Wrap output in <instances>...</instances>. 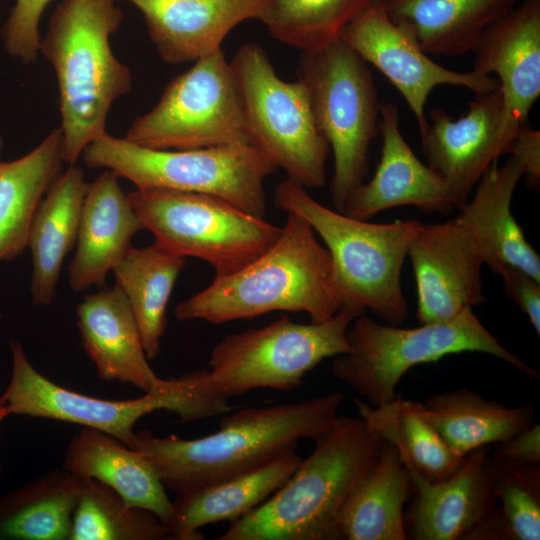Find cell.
Returning <instances> with one entry per match:
<instances>
[{"instance_id":"25","label":"cell","mask_w":540,"mask_h":540,"mask_svg":"<svg viewBox=\"0 0 540 540\" xmlns=\"http://www.w3.org/2000/svg\"><path fill=\"white\" fill-rule=\"evenodd\" d=\"M301 458L291 449L253 470L176 496L167 528L170 539L200 540L204 538L199 532L203 526L232 522L248 514L286 482Z\"/></svg>"},{"instance_id":"24","label":"cell","mask_w":540,"mask_h":540,"mask_svg":"<svg viewBox=\"0 0 540 540\" xmlns=\"http://www.w3.org/2000/svg\"><path fill=\"white\" fill-rule=\"evenodd\" d=\"M63 468L110 487L129 505L154 513L168 528L174 506L158 474L141 453L113 436L82 426L67 446Z\"/></svg>"},{"instance_id":"6","label":"cell","mask_w":540,"mask_h":540,"mask_svg":"<svg viewBox=\"0 0 540 540\" xmlns=\"http://www.w3.org/2000/svg\"><path fill=\"white\" fill-rule=\"evenodd\" d=\"M12 371L1 399L10 415L47 418L100 430L132 447L134 426L148 414L166 410L181 423L224 415L228 399L215 394L208 368L194 370L163 382L134 399L111 400L66 389L39 373L20 343H11Z\"/></svg>"},{"instance_id":"18","label":"cell","mask_w":540,"mask_h":540,"mask_svg":"<svg viewBox=\"0 0 540 540\" xmlns=\"http://www.w3.org/2000/svg\"><path fill=\"white\" fill-rule=\"evenodd\" d=\"M471 52L473 70L499 78L505 107L503 138L509 152L540 96V0L514 6L482 32Z\"/></svg>"},{"instance_id":"14","label":"cell","mask_w":540,"mask_h":540,"mask_svg":"<svg viewBox=\"0 0 540 540\" xmlns=\"http://www.w3.org/2000/svg\"><path fill=\"white\" fill-rule=\"evenodd\" d=\"M340 39L396 87L420 132L427 125L425 105L435 87L454 85L478 95L499 86L497 80L475 70L459 72L434 62L413 35L390 18L385 0H372Z\"/></svg>"},{"instance_id":"28","label":"cell","mask_w":540,"mask_h":540,"mask_svg":"<svg viewBox=\"0 0 540 540\" xmlns=\"http://www.w3.org/2000/svg\"><path fill=\"white\" fill-rule=\"evenodd\" d=\"M517 0H385L390 18L438 56L471 52L482 32Z\"/></svg>"},{"instance_id":"30","label":"cell","mask_w":540,"mask_h":540,"mask_svg":"<svg viewBox=\"0 0 540 540\" xmlns=\"http://www.w3.org/2000/svg\"><path fill=\"white\" fill-rule=\"evenodd\" d=\"M63 163L60 128L26 155L0 162V262L14 259L28 247L34 214Z\"/></svg>"},{"instance_id":"22","label":"cell","mask_w":540,"mask_h":540,"mask_svg":"<svg viewBox=\"0 0 540 540\" xmlns=\"http://www.w3.org/2000/svg\"><path fill=\"white\" fill-rule=\"evenodd\" d=\"M76 316L83 347L101 379L144 392L163 382L148 363L136 319L117 285L85 296Z\"/></svg>"},{"instance_id":"1","label":"cell","mask_w":540,"mask_h":540,"mask_svg":"<svg viewBox=\"0 0 540 540\" xmlns=\"http://www.w3.org/2000/svg\"><path fill=\"white\" fill-rule=\"evenodd\" d=\"M344 400L340 391L299 402L247 407L227 414L207 436L183 439L135 435L132 449L153 466L166 490L185 495L253 470L302 439L313 442L333 425Z\"/></svg>"},{"instance_id":"20","label":"cell","mask_w":540,"mask_h":540,"mask_svg":"<svg viewBox=\"0 0 540 540\" xmlns=\"http://www.w3.org/2000/svg\"><path fill=\"white\" fill-rule=\"evenodd\" d=\"M144 16L149 38L167 63L180 64L221 49L240 23L262 17L268 0H126Z\"/></svg>"},{"instance_id":"31","label":"cell","mask_w":540,"mask_h":540,"mask_svg":"<svg viewBox=\"0 0 540 540\" xmlns=\"http://www.w3.org/2000/svg\"><path fill=\"white\" fill-rule=\"evenodd\" d=\"M185 264V257L154 241L145 247H132L112 270L115 285L134 314L148 359L160 353L169 298Z\"/></svg>"},{"instance_id":"39","label":"cell","mask_w":540,"mask_h":540,"mask_svg":"<svg viewBox=\"0 0 540 540\" xmlns=\"http://www.w3.org/2000/svg\"><path fill=\"white\" fill-rule=\"evenodd\" d=\"M523 168V177L530 188L540 184V131L523 126L515 135L509 152Z\"/></svg>"},{"instance_id":"37","label":"cell","mask_w":540,"mask_h":540,"mask_svg":"<svg viewBox=\"0 0 540 540\" xmlns=\"http://www.w3.org/2000/svg\"><path fill=\"white\" fill-rule=\"evenodd\" d=\"M50 0H16L2 27V39L7 52L16 59L30 63L37 58L41 37L39 22Z\"/></svg>"},{"instance_id":"2","label":"cell","mask_w":540,"mask_h":540,"mask_svg":"<svg viewBox=\"0 0 540 540\" xmlns=\"http://www.w3.org/2000/svg\"><path fill=\"white\" fill-rule=\"evenodd\" d=\"M341 308L328 250L302 217L287 213L279 238L268 250L180 302L175 317L221 324L287 311L304 312L318 323Z\"/></svg>"},{"instance_id":"5","label":"cell","mask_w":540,"mask_h":540,"mask_svg":"<svg viewBox=\"0 0 540 540\" xmlns=\"http://www.w3.org/2000/svg\"><path fill=\"white\" fill-rule=\"evenodd\" d=\"M274 203L302 217L323 240L343 307L370 310L391 325L406 319L401 272L420 221L371 223L350 217L322 205L288 178L276 186Z\"/></svg>"},{"instance_id":"8","label":"cell","mask_w":540,"mask_h":540,"mask_svg":"<svg viewBox=\"0 0 540 540\" xmlns=\"http://www.w3.org/2000/svg\"><path fill=\"white\" fill-rule=\"evenodd\" d=\"M91 168L113 171L136 188L208 194L264 218L265 179L277 168L251 144L186 150L139 146L106 133L82 153Z\"/></svg>"},{"instance_id":"40","label":"cell","mask_w":540,"mask_h":540,"mask_svg":"<svg viewBox=\"0 0 540 540\" xmlns=\"http://www.w3.org/2000/svg\"><path fill=\"white\" fill-rule=\"evenodd\" d=\"M498 460L523 464L540 463V426L532 424L511 438L499 442L492 456Z\"/></svg>"},{"instance_id":"23","label":"cell","mask_w":540,"mask_h":540,"mask_svg":"<svg viewBox=\"0 0 540 540\" xmlns=\"http://www.w3.org/2000/svg\"><path fill=\"white\" fill-rule=\"evenodd\" d=\"M523 174L521 164L513 156L502 165L494 162L458 217L470 227L484 265L495 273L506 266L514 267L540 281V257L511 211L513 194Z\"/></svg>"},{"instance_id":"15","label":"cell","mask_w":540,"mask_h":540,"mask_svg":"<svg viewBox=\"0 0 540 540\" xmlns=\"http://www.w3.org/2000/svg\"><path fill=\"white\" fill-rule=\"evenodd\" d=\"M488 450L466 455L447 479L432 482L404 464L412 482L411 507L404 517L408 538L414 540H503L504 534L491 479Z\"/></svg>"},{"instance_id":"34","label":"cell","mask_w":540,"mask_h":540,"mask_svg":"<svg viewBox=\"0 0 540 540\" xmlns=\"http://www.w3.org/2000/svg\"><path fill=\"white\" fill-rule=\"evenodd\" d=\"M372 0H268L261 21L273 38L301 52L339 40Z\"/></svg>"},{"instance_id":"41","label":"cell","mask_w":540,"mask_h":540,"mask_svg":"<svg viewBox=\"0 0 540 540\" xmlns=\"http://www.w3.org/2000/svg\"><path fill=\"white\" fill-rule=\"evenodd\" d=\"M9 415L10 413L6 407V404L0 397V423Z\"/></svg>"},{"instance_id":"29","label":"cell","mask_w":540,"mask_h":540,"mask_svg":"<svg viewBox=\"0 0 540 540\" xmlns=\"http://www.w3.org/2000/svg\"><path fill=\"white\" fill-rule=\"evenodd\" d=\"M410 496V474L397 449L384 441L377 462L350 493L338 514L340 539H408L403 507Z\"/></svg>"},{"instance_id":"7","label":"cell","mask_w":540,"mask_h":540,"mask_svg":"<svg viewBox=\"0 0 540 540\" xmlns=\"http://www.w3.org/2000/svg\"><path fill=\"white\" fill-rule=\"evenodd\" d=\"M350 351L331 365L334 377L372 406L393 401L396 387L412 367L450 354L481 352L510 364L529 378L539 373L508 351L468 307L454 318L414 328L382 325L364 314L347 331Z\"/></svg>"},{"instance_id":"19","label":"cell","mask_w":540,"mask_h":540,"mask_svg":"<svg viewBox=\"0 0 540 540\" xmlns=\"http://www.w3.org/2000/svg\"><path fill=\"white\" fill-rule=\"evenodd\" d=\"M379 132L382 149L375 174L351 193L342 212L362 220L399 206L449 214L455 208L453 195L445 180L423 164L404 139L395 104H381Z\"/></svg>"},{"instance_id":"13","label":"cell","mask_w":540,"mask_h":540,"mask_svg":"<svg viewBox=\"0 0 540 540\" xmlns=\"http://www.w3.org/2000/svg\"><path fill=\"white\" fill-rule=\"evenodd\" d=\"M125 139L161 150L250 144L236 76L222 48L171 79Z\"/></svg>"},{"instance_id":"4","label":"cell","mask_w":540,"mask_h":540,"mask_svg":"<svg viewBox=\"0 0 540 540\" xmlns=\"http://www.w3.org/2000/svg\"><path fill=\"white\" fill-rule=\"evenodd\" d=\"M122 18L115 0H63L40 42L39 52L56 73L59 128L64 162L69 166L107 133L113 102L132 89L131 72L110 45Z\"/></svg>"},{"instance_id":"38","label":"cell","mask_w":540,"mask_h":540,"mask_svg":"<svg viewBox=\"0 0 540 540\" xmlns=\"http://www.w3.org/2000/svg\"><path fill=\"white\" fill-rule=\"evenodd\" d=\"M497 274L502 278L506 293L526 314L540 336V281L510 266L503 267Z\"/></svg>"},{"instance_id":"10","label":"cell","mask_w":540,"mask_h":540,"mask_svg":"<svg viewBox=\"0 0 540 540\" xmlns=\"http://www.w3.org/2000/svg\"><path fill=\"white\" fill-rule=\"evenodd\" d=\"M365 311L341 308L324 322L296 323L287 316L218 342L208 361L213 391L229 399L258 388L289 391L324 359L350 351L347 331Z\"/></svg>"},{"instance_id":"17","label":"cell","mask_w":540,"mask_h":540,"mask_svg":"<svg viewBox=\"0 0 540 540\" xmlns=\"http://www.w3.org/2000/svg\"><path fill=\"white\" fill-rule=\"evenodd\" d=\"M504 108L499 85L475 95L467 113L456 120L440 108L431 110L420 132L428 166L445 180L458 211L487 169L508 154L502 130Z\"/></svg>"},{"instance_id":"42","label":"cell","mask_w":540,"mask_h":540,"mask_svg":"<svg viewBox=\"0 0 540 540\" xmlns=\"http://www.w3.org/2000/svg\"><path fill=\"white\" fill-rule=\"evenodd\" d=\"M2 149H3V138H2V136L0 134V154L2 152Z\"/></svg>"},{"instance_id":"3","label":"cell","mask_w":540,"mask_h":540,"mask_svg":"<svg viewBox=\"0 0 540 540\" xmlns=\"http://www.w3.org/2000/svg\"><path fill=\"white\" fill-rule=\"evenodd\" d=\"M312 453L267 500L219 540H340L338 514L370 472L384 440L360 416H337Z\"/></svg>"},{"instance_id":"9","label":"cell","mask_w":540,"mask_h":540,"mask_svg":"<svg viewBox=\"0 0 540 540\" xmlns=\"http://www.w3.org/2000/svg\"><path fill=\"white\" fill-rule=\"evenodd\" d=\"M297 79L306 87L316 124L334 157L330 193L342 212L364 182L373 139L379 133L380 106L368 64L341 39L301 52Z\"/></svg>"},{"instance_id":"26","label":"cell","mask_w":540,"mask_h":540,"mask_svg":"<svg viewBox=\"0 0 540 540\" xmlns=\"http://www.w3.org/2000/svg\"><path fill=\"white\" fill-rule=\"evenodd\" d=\"M84 171L75 165L61 173L41 200L31 223L30 292L35 305L53 302L65 257L76 244L88 188Z\"/></svg>"},{"instance_id":"33","label":"cell","mask_w":540,"mask_h":540,"mask_svg":"<svg viewBox=\"0 0 540 540\" xmlns=\"http://www.w3.org/2000/svg\"><path fill=\"white\" fill-rule=\"evenodd\" d=\"M359 416L384 441L392 444L404 464L429 481L437 482L454 474L465 457L456 454L435 429L408 408L401 397L372 406L355 399Z\"/></svg>"},{"instance_id":"11","label":"cell","mask_w":540,"mask_h":540,"mask_svg":"<svg viewBox=\"0 0 540 540\" xmlns=\"http://www.w3.org/2000/svg\"><path fill=\"white\" fill-rule=\"evenodd\" d=\"M129 201L155 242L209 263L215 278L232 274L268 250L282 227L208 194L136 188Z\"/></svg>"},{"instance_id":"36","label":"cell","mask_w":540,"mask_h":540,"mask_svg":"<svg viewBox=\"0 0 540 540\" xmlns=\"http://www.w3.org/2000/svg\"><path fill=\"white\" fill-rule=\"evenodd\" d=\"M505 540L540 539V467L487 456Z\"/></svg>"},{"instance_id":"27","label":"cell","mask_w":540,"mask_h":540,"mask_svg":"<svg viewBox=\"0 0 540 540\" xmlns=\"http://www.w3.org/2000/svg\"><path fill=\"white\" fill-rule=\"evenodd\" d=\"M404 404L428 422L459 456L503 442L533 423L532 406L507 407L466 388Z\"/></svg>"},{"instance_id":"32","label":"cell","mask_w":540,"mask_h":540,"mask_svg":"<svg viewBox=\"0 0 540 540\" xmlns=\"http://www.w3.org/2000/svg\"><path fill=\"white\" fill-rule=\"evenodd\" d=\"M81 479L51 470L0 497V539L69 540Z\"/></svg>"},{"instance_id":"12","label":"cell","mask_w":540,"mask_h":540,"mask_svg":"<svg viewBox=\"0 0 540 540\" xmlns=\"http://www.w3.org/2000/svg\"><path fill=\"white\" fill-rule=\"evenodd\" d=\"M252 146L287 178L305 188L325 184L330 147L320 132L308 91L282 80L257 43H245L230 61Z\"/></svg>"},{"instance_id":"16","label":"cell","mask_w":540,"mask_h":540,"mask_svg":"<svg viewBox=\"0 0 540 540\" xmlns=\"http://www.w3.org/2000/svg\"><path fill=\"white\" fill-rule=\"evenodd\" d=\"M416 282L420 324L450 320L485 301L484 261L470 227L458 216L421 223L408 248Z\"/></svg>"},{"instance_id":"21","label":"cell","mask_w":540,"mask_h":540,"mask_svg":"<svg viewBox=\"0 0 540 540\" xmlns=\"http://www.w3.org/2000/svg\"><path fill=\"white\" fill-rule=\"evenodd\" d=\"M118 178L106 169L88 184L69 266L74 291L104 286L107 274L133 247V237L144 230Z\"/></svg>"},{"instance_id":"35","label":"cell","mask_w":540,"mask_h":540,"mask_svg":"<svg viewBox=\"0 0 540 540\" xmlns=\"http://www.w3.org/2000/svg\"><path fill=\"white\" fill-rule=\"evenodd\" d=\"M80 479L69 540L170 539L166 526L154 513L129 505L99 481Z\"/></svg>"}]
</instances>
